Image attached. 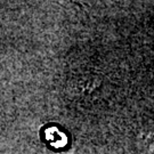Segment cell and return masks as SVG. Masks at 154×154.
Listing matches in <instances>:
<instances>
[{
	"mask_svg": "<svg viewBox=\"0 0 154 154\" xmlns=\"http://www.w3.org/2000/svg\"><path fill=\"white\" fill-rule=\"evenodd\" d=\"M138 145L145 154H154V129L140 132L138 136Z\"/></svg>",
	"mask_w": 154,
	"mask_h": 154,
	"instance_id": "6da1fadb",
	"label": "cell"
},
{
	"mask_svg": "<svg viewBox=\"0 0 154 154\" xmlns=\"http://www.w3.org/2000/svg\"><path fill=\"white\" fill-rule=\"evenodd\" d=\"M46 139L55 147L63 146L66 142L65 135L56 127H50L46 130Z\"/></svg>",
	"mask_w": 154,
	"mask_h": 154,
	"instance_id": "7a4b0ae2",
	"label": "cell"
}]
</instances>
